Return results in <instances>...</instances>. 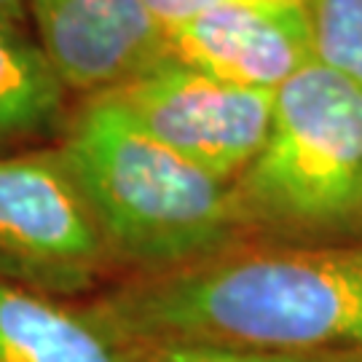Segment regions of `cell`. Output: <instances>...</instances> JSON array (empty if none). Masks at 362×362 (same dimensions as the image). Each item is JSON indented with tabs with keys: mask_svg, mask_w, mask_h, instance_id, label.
<instances>
[{
	"mask_svg": "<svg viewBox=\"0 0 362 362\" xmlns=\"http://www.w3.org/2000/svg\"><path fill=\"white\" fill-rule=\"evenodd\" d=\"M81 309L137 357L169 346L351 354L362 351V242H247L177 272L124 279Z\"/></svg>",
	"mask_w": 362,
	"mask_h": 362,
	"instance_id": "1",
	"label": "cell"
},
{
	"mask_svg": "<svg viewBox=\"0 0 362 362\" xmlns=\"http://www.w3.org/2000/svg\"><path fill=\"white\" fill-rule=\"evenodd\" d=\"M57 148L127 279L177 272L250 242L231 185L164 148L110 97L81 105Z\"/></svg>",
	"mask_w": 362,
	"mask_h": 362,
	"instance_id": "2",
	"label": "cell"
},
{
	"mask_svg": "<svg viewBox=\"0 0 362 362\" xmlns=\"http://www.w3.org/2000/svg\"><path fill=\"white\" fill-rule=\"evenodd\" d=\"M250 242H362V89L322 65L274 94L272 127L231 182Z\"/></svg>",
	"mask_w": 362,
	"mask_h": 362,
	"instance_id": "3",
	"label": "cell"
},
{
	"mask_svg": "<svg viewBox=\"0 0 362 362\" xmlns=\"http://www.w3.org/2000/svg\"><path fill=\"white\" fill-rule=\"evenodd\" d=\"M107 272L100 226L59 148L0 156V282L65 300Z\"/></svg>",
	"mask_w": 362,
	"mask_h": 362,
	"instance_id": "4",
	"label": "cell"
},
{
	"mask_svg": "<svg viewBox=\"0 0 362 362\" xmlns=\"http://www.w3.org/2000/svg\"><path fill=\"white\" fill-rule=\"evenodd\" d=\"M274 94L233 86L169 57L103 97L172 153L231 185L266 143Z\"/></svg>",
	"mask_w": 362,
	"mask_h": 362,
	"instance_id": "5",
	"label": "cell"
},
{
	"mask_svg": "<svg viewBox=\"0 0 362 362\" xmlns=\"http://www.w3.org/2000/svg\"><path fill=\"white\" fill-rule=\"evenodd\" d=\"M38 43L67 91L103 97L169 59L148 0H27Z\"/></svg>",
	"mask_w": 362,
	"mask_h": 362,
	"instance_id": "6",
	"label": "cell"
},
{
	"mask_svg": "<svg viewBox=\"0 0 362 362\" xmlns=\"http://www.w3.org/2000/svg\"><path fill=\"white\" fill-rule=\"evenodd\" d=\"M169 57L199 73L276 91L314 65L303 0H236L167 27Z\"/></svg>",
	"mask_w": 362,
	"mask_h": 362,
	"instance_id": "7",
	"label": "cell"
},
{
	"mask_svg": "<svg viewBox=\"0 0 362 362\" xmlns=\"http://www.w3.org/2000/svg\"><path fill=\"white\" fill-rule=\"evenodd\" d=\"M0 362H140L81 306L0 282Z\"/></svg>",
	"mask_w": 362,
	"mask_h": 362,
	"instance_id": "8",
	"label": "cell"
},
{
	"mask_svg": "<svg viewBox=\"0 0 362 362\" xmlns=\"http://www.w3.org/2000/svg\"><path fill=\"white\" fill-rule=\"evenodd\" d=\"M67 89L19 19L0 13V156L19 145L62 137Z\"/></svg>",
	"mask_w": 362,
	"mask_h": 362,
	"instance_id": "9",
	"label": "cell"
},
{
	"mask_svg": "<svg viewBox=\"0 0 362 362\" xmlns=\"http://www.w3.org/2000/svg\"><path fill=\"white\" fill-rule=\"evenodd\" d=\"M314 62L362 89V0H303Z\"/></svg>",
	"mask_w": 362,
	"mask_h": 362,
	"instance_id": "10",
	"label": "cell"
},
{
	"mask_svg": "<svg viewBox=\"0 0 362 362\" xmlns=\"http://www.w3.org/2000/svg\"><path fill=\"white\" fill-rule=\"evenodd\" d=\"M140 362H362V351L351 354H282V351L228 349V346H169L140 357Z\"/></svg>",
	"mask_w": 362,
	"mask_h": 362,
	"instance_id": "11",
	"label": "cell"
},
{
	"mask_svg": "<svg viewBox=\"0 0 362 362\" xmlns=\"http://www.w3.org/2000/svg\"><path fill=\"white\" fill-rule=\"evenodd\" d=\"M153 13L158 16V22L164 27H172L182 22V19H191L196 13L223 6V3H236V0H148Z\"/></svg>",
	"mask_w": 362,
	"mask_h": 362,
	"instance_id": "12",
	"label": "cell"
},
{
	"mask_svg": "<svg viewBox=\"0 0 362 362\" xmlns=\"http://www.w3.org/2000/svg\"><path fill=\"white\" fill-rule=\"evenodd\" d=\"M22 11H25V0H0V13H3V16L19 19Z\"/></svg>",
	"mask_w": 362,
	"mask_h": 362,
	"instance_id": "13",
	"label": "cell"
}]
</instances>
